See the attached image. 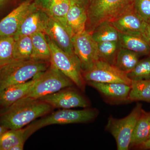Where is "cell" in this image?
<instances>
[{
    "label": "cell",
    "instance_id": "d6a6232c",
    "mask_svg": "<svg viewBox=\"0 0 150 150\" xmlns=\"http://www.w3.org/2000/svg\"><path fill=\"white\" fill-rule=\"evenodd\" d=\"M137 148L142 149L150 150V139L138 146Z\"/></svg>",
    "mask_w": 150,
    "mask_h": 150
},
{
    "label": "cell",
    "instance_id": "ffe728a7",
    "mask_svg": "<svg viewBox=\"0 0 150 150\" xmlns=\"http://www.w3.org/2000/svg\"><path fill=\"white\" fill-rule=\"evenodd\" d=\"M30 36L33 47L31 59L50 63L51 51L46 34L44 32H38Z\"/></svg>",
    "mask_w": 150,
    "mask_h": 150
},
{
    "label": "cell",
    "instance_id": "f1b7e54d",
    "mask_svg": "<svg viewBox=\"0 0 150 150\" xmlns=\"http://www.w3.org/2000/svg\"><path fill=\"white\" fill-rule=\"evenodd\" d=\"M71 0H54L45 11L48 15L55 18L66 20L69 9Z\"/></svg>",
    "mask_w": 150,
    "mask_h": 150
},
{
    "label": "cell",
    "instance_id": "4dcf8cb0",
    "mask_svg": "<svg viewBox=\"0 0 150 150\" xmlns=\"http://www.w3.org/2000/svg\"><path fill=\"white\" fill-rule=\"evenodd\" d=\"M54 0H34V3L38 8L46 11Z\"/></svg>",
    "mask_w": 150,
    "mask_h": 150
},
{
    "label": "cell",
    "instance_id": "277c9868",
    "mask_svg": "<svg viewBox=\"0 0 150 150\" xmlns=\"http://www.w3.org/2000/svg\"><path fill=\"white\" fill-rule=\"evenodd\" d=\"M98 113L97 110L93 108H85L81 110L61 109L48 113L30 123L25 128V138L26 141L38 130L50 125L87 123L96 118Z\"/></svg>",
    "mask_w": 150,
    "mask_h": 150
},
{
    "label": "cell",
    "instance_id": "1f68e13d",
    "mask_svg": "<svg viewBox=\"0 0 150 150\" xmlns=\"http://www.w3.org/2000/svg\"><path fill=\"white\" fill-rule=\"evenodd\" d=\"M144 35L150 44V23H146L144 30Z\"/></svg>",
    "mask_w": 150,
    "mask_h": 150
},
{
    "label": "cell",
    "instance_id": "7402d4cb",
    "mask_svg": "<svg viewBox=\"0 0 150 150\" xmlns=\"http://www.w3.org/2000/svg\"><path fill=\"white\" fill-rule=\"evenodd\" d=\"M141 56L136 52L121 47L116 56L114 65L127 73L137 65Z\"/></svg>",
    "mask_w": 150,
    "mask_h": 150
},
{
    "label": "cell",
    "instance_id": "d6986e66",
    "mask_svg": "<svg viewBox=\"0 0 150 150\" xmlns=\"http://www.w3.org/2000/svg\"><path fill=\"white\" fill-rule=\"evenodd\" d=\"M149 112L143 110L136 123L130 141V148H137L149 139Z\"/></svg>",
    "mask_w": 150,
    "mask_h": 150
},
{
    "label": "cell",
    "instance_id": "836d02e7",
    "mask_svg": "<svg viewBox=\"0 0 150 150\" xmlns=\"http://www.w3.org/2000/svg\"><path fill=\"white\" fill-rule=\"evenodd\" d=\"M11 0H0V8L5 5L6 4H7Z\"/></svg>",
    "mask_w": 150,
    "mask_h": 150
},
{
    "label": "cell",
    "instance_id": "603a6c76",
    "mask_svg": "<svg viewBox=\"0 0 150 150\" xmlns=\"http://www.w3.org/2000/svg\"><path fill=\"white\" fill-rule=\"evenodd\" d=\"M25 128L8 129L0 136V150H11L17 145H24Z\"/></svg>",
    "mask_w": 150,
    "mask_h": 150
},
{
    "label": "cell",
    "instance_id": "5bb4252c",
    "mask_svg": "<svg viewBox=\"0 0 150 150\" xmlns=\"http://www.w3.org/2000/svg\"><path fill=\"white\" fill-rule=\"evenodd\" d=\"M110 22L121 33L144 35L146 23L136 13L134 9Z\"/></svg>",
    "mask_w": 150,
    "mask_h": 150
},
{
    "label": "cell",
    "instance_id": "e575fe53",
    "mask_svg": "<svg viewBox=\"0 0 150 150\" xmlns=\"http://www.w3.org/2000/svg\"><path fill=\"white\" fill-rule=\"evenodd\" d=\"M75 1L83 4L85 5L87 7L89 0H75Z\"/></svg>",
    "mask_w": 150,
    "mask_h": 150
},
{
    "label": "cell",
    "instance_id": "3957f363",
    "mask_svg": "<svg viewBox=\"0 0 150 150\" xmlns=\"http://www.w3.org/2000/svg\"><path fill=\"white\" fill-rule=\"evenodd\" d=\"M50 63L36 60H14L0 67V92L10 86L30 80L46 71Z\"/></svg>",
    "mask_w": 150,
    "mask_h": 150
},
{
    "label": "cell",
    "instance_id": "d590c367",
    "mask_svg": "<svg viewBox=\"0 0 150 150\" xmlns=\"http://www.w3.org/2000/svg\"><path fill=\"white\" fill-rule=\"evenodd\" d=\"M7 130V129H6L5 128L0 125V136Z\"/></svg>",
    "mask_w": 150,
    "mask_h": 150
},
{
    "label": "cell",
    "instance_id": "cb8c5ba5",
    "mask_svg": "<svg viewBox=\"0 0 150 150\" xmlns=\"http://www.w3.org/2000/svg\"><path fill=\"white\" fill-rule=\"evenodd\" d=\"M131 86L128 100L150 102V79L132 80Z\"/></svg>",
    "mask_w": 150,
    "mask_h": 150
},
{
    "label": "cell",
    "instance_id": "83f0119b",
    "mask_svg": "<svg viewBox=\"0 0 150 150\" xmlns=\"http://www.w3.org/2000/svg\"><path fill=\"white\" fill-rule=\"evenodd\" d=\"M131 80H140L150 79V56L139 60L134 69L127 73Z\"/></svg>",
    "mask_w": 150,
    "mask_h": 150
},
{
    "label": "cell",
    "instance_id": "30bf717a",
    "mask_svg": "<svg viewBox=\"0 0 150 150\" xmlns=\"http://www.w3.org/2000/svg\"><path fill=\"white\" fill-rule=\"evenodd\" d=\"M44 33L63 51L76 56L73 45L74 35L66 20L49 16Z\"/></svg>",
    "mask_w": 150,
    "mask_h": 150
},
{
    "label": "cell",
    "instance_id": "8d00e7d4",
    "mask_svg": "<svg viewBox=\"0 0 150 150\" xmlns=\"http://www.w3.org/2000/svg\"><path fill=\"white\" fill-rule=\"evenodd\" d=\"M149 121L150 125V134H149V139H150V112H149Z\"/></svg>",
    "mask_w": 150,
    "mask_h": 150
},
{
    "label": "cell",
    "instance_id": "9c48e42d",
    "mask_svg": "<svg viewBox=\"0 0 150 150\" xmlns=\"http://www.w3.org/2000/svg\"><path fill=\"white\" fill-rule=\"evenodd\" d=\"M73 45L82 72L90 69L100 60L97 43L92 37L91 33L86 30L73 36Z\"/></svg>",
    "mask_w": 150,
    "mask_h": 150
},
{
    "label": "cell",
    "instance_id": "8992f818",
    "mask_svg": "<svg viewBox=\"0 0 150 150\" xmlns=\"http://www.w3.org/2000/svg\"><path fill=\"white\" fill-rule=\"evenodd\" d=\"M142 105L138 103L130 113L121 119L111 116L108 118L106 129L114 137L118 150H128L132 133L142 115Z\"/></svg>",
    "mask_w": 150,
    "mask_h": 150
},
{
    "label": "cell",
    "instance_id": "44dd1931",
    "mask_svg": "<svg viewBox=\"0 0 150 150\" xmlns=\"http://www.w3.org/2000/svg\"><path fill=\"white\" fill-rule=\"evenodd\" d=\"M92 37L97 43L105 41H119V32L110 21L100 23L91 33Z\"/></svg>",
    "mask_w": 150,
    "mask_h": 150
},
{
    "label": "cell",
    "instance_id": "f546056e",
    "mask_svg": "<svg viewBox=\"0 0 150 150\" xmlns=\"http://www.w3.org/2000/svg\"><path fill=\"white\" fill-rule=\"evenodd\" d=\"M134 9L145 22L150 23V0H135Z\"/></svg>",
    "mask_w": 150,
    "mask_h": 150
},
{
    "label": "cell",
    "instance_id": "ba28073f",
    "mask_svg": "<svg viewBox=\"0 0 150 150\" xmlns=\"http://www.w3.org/2000/svg\"><path fill=\"white\" fill-rule=\"evenodd\" d=\"M85 82L103 83H120L131 85L132 80L127 73L118 69L115 65L98 60L89 69L82 72Z\"/></svg>",
    "mask_w": 150,
    "mask_h": 150
},
{
    "label": "cell",
    "instance_id": "4316f807",
    "mask_svg": "<svg viewBox=\"0 0 150 150\" xmlns=\"http://www.w3.org/2000/svg\"><path fill=\"white\" fill-rule=\"evenodd\" d=\"M15 41L13 36H0V67L14 60Z\"/></svg>",
    "mask_w": 150,
    "mask_h": 150
},
{
    "label": "cell",
    "instance_id": "7c38bea8",
    "mask_svg": "<svg viewBox=\"0 0 150 150\" xmlns=\"http://www.w3.org/2000/svg\"><path fill=\"white\" fill-rule=\"evenodd\" d=\"M49 15L45 11L38 8L35 3L22 21L16 32L15 40L23 35H31L35 33L44 32Z\"/></svg>",
    "mask_w": 150,
    "mask_h": 150
},
{
    "label": "cell",
    "instance_id": "4fadbf2b",
    "mask_svg": "<svg viewBox=\"0 0 150 150\" xmlns=\"http://www.w3.org/2000/svg\"><path fill=\"white\" fill-rule=\"evenodd\" d=\"M34 5V2L26 0L1 20L0 21V36H13L23 18Z\"/></svg>",
    "mask_w": 150,
    "mask_h": 150
},
{
    "label": "cell",
    "instance_id": "484cf974",
    "mask_svg": "<svg viewBox=\"0 0 150 150\" xmlns=\"http://www.w3.org/2000/svg\"><path fill=\"white\" fill-rule=\"evenodd\" d=\"M121 48L119 41H105L97 43L100 60L114 65L118 51Z\"/></svg>",
    "mask_w": 150,
    "mask_h": 150
},
{
    "label": "cell",
    "instance_id": "8fae6325",
    "mask_svg": "<svg viewBox=\"0 0 150 150\" xmlns=\"http://www.w3.org/2000/svg\"><path fill=\"white\" fill-rule=\"evenodd\" d=\"M39 99L50 105L53 108L60 109L86 108L89 105L87 99L77 92L65 88Z\"/></svg>",
    "mask_w": 150,
    "mask_h": 150
},
{
    "label": "cell",
    "instance_id": "2e32d148",
    "mask_svg": "<svg viewBox=\"0 0 150 150\" xmlns=\"http://www.w3.org/2000/svg\"><path fill=\"white\" fill-rule=\"evenodd\" d=\"M87 20V6L75 0H71L66 21L74 35L86 30Z\"/></svg>",
    "mask_w": 150,
    "mask_h": 150
},
{
    "label": "cell",
    "instance_id": "5b68a950",
    "mask_svg": "<svg viewBox=\"0 0 150 150\" xmlns=\"http://www.w3.org/2000/svg\"><path fill=\"white\" fill-rule=\"evenodd\" d=\"M46 35L51 51L50 64L67 76L82 91L84 90L85 81L76 56H71L63 51Z\"/></svg>",
    "mask_w": 150,
    "mask_h": 150
},
{
    "label": "cell",
    "instance_id": "ac0fdd59",
    "mask_svg": "<svg viewBox=\"0 0 150 150\" xmlns=\"http://www.w3.org/2000/svg\"><path fill=\"white\" fill-rule=\"evenodd\" d=\"M119 42L121 47L139 54L150 56V44L142 34H125L119 32Z\"/></svg>",
    "mask_w": 150,
    "mask_h": 150
},
{
    "label": "cell",
    "instance_id": "6da1fadb",
    "mask_svg": "<svg viewBox=\"0 0 150 150\" xmlns=\"http://www.w3.org/2000/svg\"><path fill=\"white\" fill-rule=\"evenodd\" d=\"M4 108L0 114V125L7 129H18L47 115L53 108L41 100L24 97Z\"/></svg>",
    "mask_w": 150,
    "mask_h": 150
},
{
    "label": "cell",
    "instance_id": "d4e9b609",
    "mask_svg": "<svg viewBox=\"0 0 150 150\" xmlns=\"http://www.w3.org/2000/svg\"><path fill=\"white\" fill-rule=\"evenodd\" d=\"M14 48V60L31 59L33 51L30 35H23L16 39Z\"/></svg>",
    "mask_w": 150,
    "mask_h": 150
},
{
    "label": "cell",
    "instance_id": "7a4b0ae2",
    "mask_svg": "<svg viewBox=\"0 0 150 150\" xmlns=\"http://www.w3.org/2000/svg\"><path fill=\"white\" fill-rule=\"evenodd\" d=\"M135 0H89L86 30L91 33L100 23L111 21L134 9Z\"/></svg>",
    "mask_w": 150,
    "mask_h": 150
},
{
    "label": "cell",
    "instance_id": "9a60e30c",
    "mask_svg": "<svg viewBox=\"0 0 150 150\" xmlns=\"http://www.w3.org/2000/svg\"><path fill=\"white\" fill-rule=\"evenodd\" d=\"M41 74L25 82L10 86L0 92V106L4 108L7 107L26 96L35 85Z\"/></svg>",
    "mask_w": 150,
    "mask_h": 150
},
{
    "label": "cell",
    "instance_id": "52a82bcc",
    "mask_svg": "<svg viewBox=\"0 0 150 150\" xmlns=\"http://www.w3.org/2000/svg\"><path fill=\"white\" fill-rule=\"evenodd\" d=\"M74 84L69 78L50 64L40 74L32 89L25 97L40 99Z\"/></svg>",
    "mask_w": 150,
    "mask_h": 150
},
{
    "label": "cell",
    "instance_id": "e0dca14e",
    "mask_svg": "<svg viewBox=\"0 0 150 150\" xmlns=\"http://www.w3.org/2000/svg\"><path fill=\"white\" fill-rule=\"evenodd\" d=\"M88 85L95 88L104 97L116 101L128 100L131 85L120 83H103L87 82Z\"/></svg>",
    "mask_w": 150,
    "mask_h": 150
}]
</instances>
